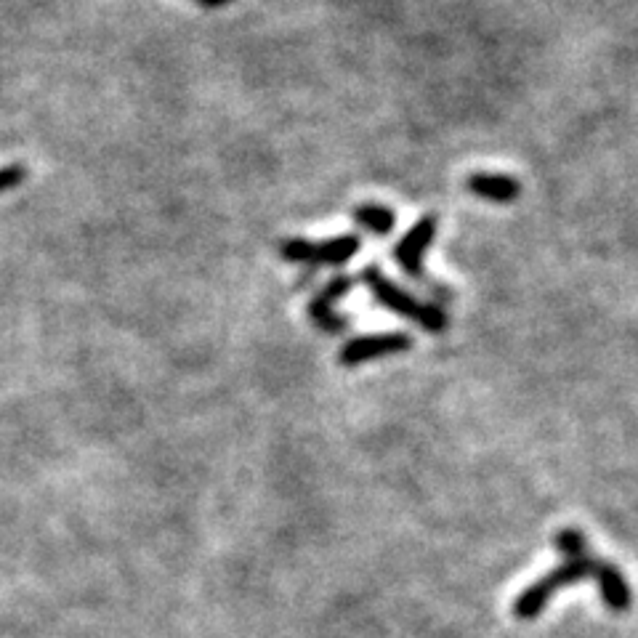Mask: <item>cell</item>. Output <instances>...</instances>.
<instances>
[{
	"label": "cell",
	"mask_w": 638,
	"mask_h": 638,
	"mask_svg": "<svg viewBox=\"0 0 638 638\" xmlns=\"http://www.w3.org/2000/svg\"><path fill=\"white\" fill-rule=\"evenodd\" d=\"M362 282L370 288V293H373V298L378 304L386 306L389 312L399 314V317L415 322V325L423 327L426 333H444L447 325H450V319H447V314H444L439 306L423 304V301H418L415 296H410L407 290L394 285L378 266H367L365 272H362Z\"/></svg>",
	"instance_id": "1"
},
{
	"label": "cell",
	"mask_w": 638,
	"mask_h": 638,
	"mask_svg": "<svg viewBox=\"0 0 638 638\" xmlns=\"http://www.w3.org/2000/svg\"><path fill=\"white\" fill-rule=\"evenodd\" d=\"M593 567H596V559L593 556H585V559H567L561 561L559 567L548 569L540 580H535L532 585H527L514 601V615L519 620H535L548 601L567 585H577L593 577Z\"/></svg>",
	"instance_id": "2"
},
{
	"label": "cell",
	"mask_w": 638,
	"mask_h": 638,
	"mask_svg": "<svg viewBox=\"0 0 638 638\" xmlns=\"http://www.w3.org/2000/svg\"><path fill=\"white\" fill-rule=\"evenodd\" d=\"M362 248V240L357 234H341L325 242L309 240H285L280 245V253L290 264H309V266H343L357 256Z\"/></svg>",
	"instance_id": "3"
},
{
	"label": "cell",
	"mask_w": 638,
	"mask_h": 638,
	"mask_svg": "<svg viewBox=\"0 0 638 638\" xmlns=\"http://www.w3.org/2000/svg\"><path fill=\"white\" fill-rule=\"evenodd\" d=\"M413 349V338L405 333H373L351 338L338 351V362L343 367L365 365L370 359L391 357V354H402V351Z\"/></svg>",
	"instance_id": "4"
},
{
	"label": "cell",
	"mask_w": 638,
	"mask_h": 638,
	"mask_svg": "<svg viewBox=\"0 0 638 638\" xmlns=\"http://www.w3.org/2000/svg\"><path fill=\"white\" fill-rule=\"evenodd\" d=\"M436 229H439L436 216H423L421 221L399 240L397 248H394V261H397L399 269L405 274H410L413 280L423 282L428 277L426 269H423V258H426V250L431 248V242H434Z\"/></svg>",
	"instance_id": "5"
},
{
	"label": "cell",
	"mask_w": 638,
	"mask_h": 638,
	"mask_svg": "<svg viewBox=\"0 0 638 638\" xmlns=\"http://www.w3.org/2000/svg\"><path fill=\"white\" fill-rule=\"evenodd\" d=\"M351 288H354V277L341 274V277H333V280L327 282L325 288L319 290L317 296L312 298V304H309V317H312V322L319 330H325V333H341V330L349 327V319L335 312V304H338Z\"/></svg>",
	"instance_id": "6"
},
{
	"label": "cell",
	"mask_w": 638,
	"mask_h": 638,
	"mask_svg": "<svg viewBox=\"0 0 638 638\" xmlns=\"http://www.w3.org/2000/svg\"><path fill=\"white\" fill-rule=\"evenodd\" d=\"M593 580L599 585L601 601L607 604L612 612H625L631 609L633 604V591L628 580H625L623 569L609 564V561L596 559V567H593Z\"/></svg>",
	"instance_id": "7"
},
{
	"label": "cell",
	"mask_w": 638,
	"mask_h": 638,
	"mask_svg": "<svg viewBox=\"0 0 638 638\" xmlns=\"http://www.w3.org/2000/svg\"><path fill=\"white\" fill-rule=\"evenodd\" d=\"M466 189L479 200L495 205L516 203L522 195V184L514 176H503V173H471L466 179Z\"/></svg>",
	"instance_id": "8"
},
{
	"label": "cell",
	"mask_w": 638,
	"mask_h": 638,
	"mask_svg": "<svg viewBox=\"0 0 638 638\" xmlns=\"http://www.w3.org/2000/svg\"><path fill=\"white\" fill-rule=\"evenodd\" d=\"M351 218H354L362 229L378 234V237H386V234L394 232V226H397V216H394V211L386 208V205H375V203L357 205L354 213H351Z\"/></svg>",
	"instance_id": "9"
},
{
	"label": "cell",
	"mask_w": 638,
	"mask_h": 638,
	"mask_svg": "<svg viewBox=\"0 0 638 638\" xmlns=\"http://www.w3.org/2000/svg\"><path fill=\"white\" fill-rule=\"evenodd\" d=\"M553 545H556V551L567 559H585V556H591V548H588V540L580 530L575 527H564L553 535Z\"/></svg>",
	"instance_id": "10"
},
{
	"label": "cell",
	"mask_w": 638,
	"mask_h": 638,
	"mask_svg": "<svg viewBox=\"0 0 638 638\" xmlns=\"http://www.w3.org/2000/svg\"><path fill=\"white\" fill-rule=\"evenodd\" d=\"M27 181V165L24 163H14V165H6V168H0V195L8 192V189L19 187Z\"/></svg>",
	"instance_id": "11"
},
{
	"label": "cell",
	"mask_w": 638,
	"mask_h": 638,
	"mask_svg": "<svg viewBox=\"0 0 638 638\" xmlns=\"http://www.w3.org/2000/svg\"><path fill=\"white\" fill-rule=\"evenodd\" d=\"M197 3H200L203 8H224L229 6L232 0H197Z\"/></svg>",
	"instance_id": "12"
}]
</instances>
